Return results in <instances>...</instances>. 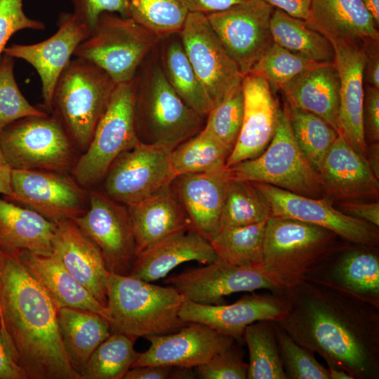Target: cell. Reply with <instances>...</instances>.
<instances>
[{
	"mask_svg": "<svg viewBox=\"0 0 379 379\" xmlns=\"http://www.w3.org/2000/svg\"><path fill=\"white\" fill-rule=\"evenodd\" d=\"M378 40L370 41L364 45L365 62L364 81L367 85L379 88Z\"/></svg>",
	"mask_w": 379,
	"mask_h": 379,
	"instance_id": "obj_53",
	"label": "cell"
},
{
	"mask_svg": "<svg viewBox=\"0 0 379 379\" xmlns=\"http://www.w3.org/2000/svg\"><path fill=\"white\" fill-rule=\"evenodd\" d=\"M335 51L340 81L339 128L347 143L366 159L363 126L364 46L329 40Z\"/></svg>",
	"mask_w": 379,
	"mask_h": 379,
	"instance_id": "obj_23",
	"label": "cell"
},
{
	"mask_svg": "<svg viewBox=\"0 0 379 379\" xmlns=\"http://www.w3.org/2000/svg\"><path fill=\"white\" fill-rule=\"evenodd\" d=\"M145 338L150 345L138 354L131 368L147 365L196 368L236 341L205 324L192 322L176 332Z\"/></svg>",
	"mask_w": 379,
	"mask_h": 379,
	"instance_id": "obj_20",
	"label": "cell"
},
{
	"mask_svg": "<svg viewBox=\"0 0 379 379\" xmlns=\"http://www.w3.org/2000/svg\"><path fill=\"white\" fill-rule=\"evenodd\" d=\"M244 110L241 84L211 109L203 129L232 152L241 128Z\"/></svg>",
	"mask_w": 379,
	"mask_h": 379,
	"instance_id": "obj_44",
	"label": "cell"
},
{
	"mask_svg": "<svg viewBox=\"0 0 379 379\" xmlns=\"http://www.w3.org/2000/svg\"><path fill=\"white\" fill-rule=\"evenodd\" d=\"M329 379H354L352 375L343 369L327 366Z\"/></svg>",
	"mask_w": 379,
	"mask_h": 379,
	"instance_id": "obj_61",
	"label": "cell"
},
{
	"mask_svg": "<svg viewBox=\"0 0 379 379\" xmlns=\"http://www.w3.org/2000/svg\"><path fill=\"white\" fill-rule=\"evenodd\" d=\"M340 246L304 279L325 282L379 302V255L374 248L354 244Z\"/></svg>",
	"mask_w": 379,
	"mask_h": 379,
	"instance_id": "obj_24",
	"label": "cell"
},
{
	"mask_svg": "<svg viewBox=\"0 0 379 379\" xmlns=\"http://www.w3.org/2000/svg\"><path fill=\"white\" fill-rule=\"evenodd\" d=\"M270 29L274 42L279 46L312 61L335 62L331 42L307 21L275 8L270 20Z\"/></svg>",
	"mask_w": 379,
	"mask_h": 379,
	"instance_id": "obj_34",
	"label": "cell"
},
{
	"mask_svg": "<svg viewBox=\"0 0 379 379\" xmlns=\"http://www.w3.org/2000/svg\"><path fill=\"white\" fill-rule=\"evenodd\" d=\"M340 88L339 73L333 62L310 67L281 91L288 104L319 117L339 132Z\"/></svg>",
	"mask_w": 379,
	"mask_h": 379,
	"instance_id": "obj_28",
	"label": "cell"
},
{
	"mask_svg": "<svg viewBox=\"0 0 379 379\" xmlns=\"http://www.w3.org/2000/svg\"><path fill=\"white\" fill-rule=\"evenodd\" d=\"M159 39L132 18L105 12L74 56L97 65L116 84L128 82Z\"/></svg>",
	"mask_w": 379,
	"mask_h": 379,
	"instance_id": "obj_8",
	"label": "cell"
},
{
	"mask_svg": "<svg viewBox=\"0 0 379 379\" xmlns=\"http://www.w3.org/2000/svg\"><path fill=\"white\" fill-rule=\"evenodd\" d=\"M190 12L204 15L226 10L245 0H184Z\"/></svg>",
	"mask_w": 379,
	"mask_h": 379,
	"instance_id": "obj_55",
	"label": "cell"
},
{
	"mask_svg": "<svg viewBox=\"0 0 379 379\" xmlns=\"http://www.w3.org/2000/svg\"><path fill=\"white\" fill-rule=\"evenodd\" d=\"M137 253L149 244L180 230L193 228L172 183L127 206ZM194 229V228H193Z\"/></svg>",
	"mask_w": 379,
	"mask_h": 379,
	"instance_id": "obj_29",
	"label": "cell"
},
{
	"mask_svg": "<svg viewBox=\"0 0 379 379\" xmlns=\"http://www.w3.org/2000/svg\"><path fill=\"white\" fill-rule=\"evenodd\" d=\"M74 15L92 31L99 15L105 12L129 17L130 0H72Z\"/></svg>",
	"mask_w": 379,
	"mask_h": 379,
	"instance_id": "obj_49",
	"label": "cell"
},
{
	"mask_svg": "<svg viewBox=\"0 0 379 379\" xmlns=\"http://www.w3.org/2000/svg\"><path fill=\"white\" fill-rule=\"evenodd\" d=\"M367 145L366 161L374 175L379 179V143Z\"/></svg>",
	"mask_w": 379,
	"mask_h": 379,
	"instance_id": "obj_58",
	"label": "cell"
},
{
	"mask_svg": "<svg viewBox=\"0 0 379 379\" xmlns=\"http://www.w3.org/2000/svg\"><path fill=\"white\" fill-rule=\"evenodd\" d=\"M324 195L331 201H378L379 182L366 159L338 132L318 170Z\"/></svg>",
	"mask_w": 379,
	"mask_h": 379,
	"instance_id": "obj_22",
	"label": "cell"
},
{
	"mask_svg": "<svg viewBox=\"0 0 379 379\" xmlns=\"http://www.w3.org/2000/svg\"><path fill=\"white\" fill-rule=\"evenodd\" d=\"M217 258L208 240L193 228L185 229L139 251L129 276L150 282L166 277L183 262L194 260L206 265Z\"/></svg>",
	"mask_w": 379,
	"mask_h": 379,
	"instance_id": "obj_26",
	"label": "cell"
},
{
	"mask_svg": "<svg viewBox=\"0 0 379 379\" xmlns=\"http://www.w3.org/2000/svg\"><path fill=\"white\" fill-rule=\"evenodd\" d=\"M189 13L184 0H130L129 18L159 39L180 32Z\"/></svg>",
	"mask_w": 379,
	"mask_h": 379,
	"instance_id": "obj_42",
	"label": "cell"
},
{
	"mask_svg": "<svg viewBox=\"0 0 379 379\" xmlns=\"http://www.w3.org/2000/svg\"><path fill=\"white\" fill-rule=\"evenodd\" d=\"M58 323L69 361L80 374L94 350L110 335L109 324L98 313L71 307L58 310Z\"/></svg>",
	"mask_w": 379,
	"mask_h": 379,
	"instance_id": "obj_33",
	"label": "cell"
},
{
	"mask_svg": "<svg viewBox=\"0 0 379 379\" xmlns=\"http://www.w3.org/2000/svg\"><path fill=\"white\" fill-rule=\"evenodd\" d=\"M171 150L139 142L121 153L102 179V191L125 206L139 202L171 184L177 176Z\"/></svg>",
	"mask_w": 379,
	"mask_h": 379,
	"instance_id": "obj_12",
	"label": "cell"
},
{
	"mask_svg": "<svg viewBox=\"0 0 379 379\" xmlns=\"http://www.w3.org/2000/svg\"><path fill=\"white\" fill-rule=\"evenodd\" d=\"M0 379H27L0 324Z\"/></svg>",
	"mask_w": 379,
	"mask_h": 379,
	"instance_id": "obj_52",
	"label": "cell"
},
{
	"mask_svg": "<svg viewBox=\"0 0 379 379\" xmlns=\"http://www.w3.org/2000/svg\"><path fill=\"white\" fill-rule=\"evenodd\" d=\"M136 339L112 333L92 353L81 372L83 379H124L138 358Z\"/></svg>",
	"mask_w": 379,
	"mask_h": 379,
	"instance_id": "obj_40",
	"label": "cell"
},
{
	"mask_svg": "<svg viewBox=\"0 0 379 379\" xmlns=\"http://www.w3.org/2000/svg\"><path fill=\"white\" fill-rule=\"evenodd\" d=\"M305 21L329 40L364 46L379 39L377 25L361 0H311Z\"/></svg>",
	"mask_w": 379,
	"mask_h": 379,
	"instance_id": "obj_30",
	"label": "cell"
},
{
	"mask_svg": "<svg viewBox=\"0 0 379 379\" xmlns=\"http://www.w3.org/2000/svg\"><path fill=\"white\" fill-rule=\"evenodd\" d=\"M17 255L58 310L71 307L89 310L100 314L107 320L106 307L67 270L55 253L40 255L24 250Z\"/></svg>",
	"mask_w": 379,
	"mask_h": 379,
	"instance_id": "obj_32",
	"label": "cell"
},
{
	"mask_svg": "<svg viewBox=\"0 0 379 379\" xmlns=\"http://www.w3.org/2000/svg\"><path fill=\"white\" fill-rule=\"evenodd\" d=\"M57 25V31L46 40L31 44H13L6 46L4 52L7 56L25 60L34 68L41 84L44 110L48 114L52 113V98L58 79L78 46L91 32L72 13H60Z\"/></svg>",
	"mask_w": 379,
	"mask_h": 379,
	"instance_id": "obj_18",
	"label": "cell"
},
{
	"mask_svg": "<svg viewBox=\"0 0 379 379\" xmlns=\"http://www.w3.org/2000/svg\"><path fill=\"white\" fill-rule=\"evenodd\" d=\"M56 226L39 213L0 197L1 251L15 255L27 250L50 255Z\"/></svg>",
	"mask_w": 379,
	"mask_h": 379,
	"instance_id": "obj_31",
	"label": "cell"
},
{
	"mask_svg": "<svg viewBox=\"0 0 379 379\" xmlns=\"http://www.w3.org/2000/svg\"><path fill=\"white\" fill-rule=\"evenodd\" d=\"M180 34L186 55L213 107L241 84L244 75L224 48L206 15L190 12Z\"/></svg>",
	"mask_w": 379,
	"mask_h": 379,
	"instance_id": "obj_14",
	"label": "cell"
},
{
	"mask_svg": "<svg viewBox=\"0 0 379 379\" xmlns=\"http://www.w3.org/2000/svg\"><path fill=\"white\" fill-rule=\"evenodd\" d=\"M117 84L97 65L75 57L58 79L51 114L60 121L80 154L88 147Z\"/></svg>",
	"mask_w": 379,
	"mask_h": 379,
	"instance_id": "obj_5",
	"label": "cell"
},
{
	"mask_svg": "<svg viewBox=\"0 0 379 379\" xmlns=\"http://www.w3.org/2000/svg\"><path fill=\"white\" fill-rule=\"evenodd\" d=\"M228 180L227 167H224L206 173L178 175L172 182L193 228L208 241L220 228Z\"/></svg>",
	"mask_w": 379,
	"mask_h": 379,
	"instance_id": "obj_27",
	"label": "cell"
},
{
	"mask_svg": "<svg viewBox=\"0 0 379 379\" xmlns=\"http://www.w3.org/2000/svg\"><path fill=\"white\" fill-rule=\"evenodd\" d=\"M185 300L203 305L223 304L224 297L239 292L267 289L283 293L288 287L263 265L237 266L219 258L206 266L190 269L167 278Z\"/></svg>",
	"mask_w": 379,
	"mask_h": 379,
	"instance_id": "obj_11",
	"label": "cell"
},
{
	"mask_svg": "<svg viewBox=\"0 0 379 379\" xmlns=\"http://www.w3.org/2000/svg\"><path fill=\"white\" fill-rule=\"evenodd\" d=\"M274 10L263 0H245L206 15L213 32L244 76L274 42L270 29Z\"/></svg>",
	"mask_w": 379,
	"mask_h": 379,
	"instance_id": "obj_15",
	"label": "cell"
},
{
	"mask_svg": "<svg viewBox=\"0 0 379 379\" xmlns=\"http://www.w3.org/2000/svg\"><path fill=\"white\" fill-rule=\"evenodd\" d=\"M266 221L245 226L220 227L209 241L218 258L237 266L262 265Z\"/></svg>",
	"mask_w": 379,
	"mask_h": 379,
	"instance_id": "obj_36",
	"label": "cell"
},
{
	"mask_svg": "<svg viewBox=\"0 0 379 379\" xmlns=\"http://www.w3.org/2000/svg\"><path fill=\"white\" fill-rule=\"evenodd\" d=\"M234 343L227 349L215 355L206 363L196 367L201 378H247L248 364L244 361V353L240 347L235 345Z\"/></svg>",
	"mask_w": 379,
	"mask_h": 379,
	"instance_id": "obj_47",
	"label": "cell"
},
{
	"mask_svg": "<svg viewBox=\"0 0 379 379\" xmlns=\"http://www.w3.org/2000/svg\"><path fill=\"white\" fill-rule=\"evenodd\" d=\"M290 126L294 138L318 172L338 131L319 117L286 102Z\"/></svg>",
	"mask_w": 379,
	"mask_h": 379,
	"instance_id": "obj_41",
	"label": "cell"
},
{
	"mask_svg": "<svg viewBox=\"0 0 379 379\" xmlns=\"http://www.w3.org/2000/svg\"><path fill=\"white\" fill-rule=\"evenodd\" d=\"M340 211L352 217L379 227V202L351 199L338 201Z\"/></svg>",
	"mask_w": 379,
	"mask_h": 379,
	"instance_id": "obj_51",
	"label": "cell"
},
{
	"mask_svg": "<svg viewBox=\"0 0 379 379\" xmlns=\"http://www.w3.org/2000/svg\"><path fill=\"white\" fill-rule=\"evenodd\" d=\"M227 171L231 179L269 184L309 197H324L319 174L294 138L286 103L280 110L274 135L264 152L227 167Z\"/></svg>",
	"mask_w": 379,
	"mask_h": 379,
	"instance_id": "obj_6",
	"label": "cell"
},
{
	"mask_svg": "<svg viewBox=\"0 0 379 379\" xmlns=\"http://www.w3.org/2000/svg\"><path fill=\"white\" fill-rule=\"evenodd\" d=\"M338 238L314 225L270 216L265 224L262 265L288 288L339 247Z\"/></svg>",
	"mask_w": 379,
	"mask_h": 379,
	"instance_id": "obj_7",
	"label": "cell"
},
{
	"mask_svg": "<svg viewBox=\"0 0 379 379\" xmlns=\"http://www.w3.org/2000/svg\"><path fill=\"white\" fill-rule=\"evenodd\" d=\"M192 368L174 366L172 368L170 378H194Z\"/></svg>",
	"mask_w": 379,
	"mask_h": 379,
	"instance_id": "obj_60",
	"label": "cell"
},
{
	"mask_svg": "<svg viewBox=\"0 0 379 379\" xmlns=\"http://www.w3.org/2000/svg\"><path fill=\"white\" fill-rule=\"evenodd\" d=\"M242 338L249 353L248 379H286L275 332V321L251 324Z\"/></svg>",
	"mask_w": 379,
	"mask_h": 379,
	"instance_id": "obj_37",
	"label": "cell"
},
{
	"mask_svg": "<svg viewBox=\"0 0 379 379\" xmlns=\"http://www.w3.org/2000/svg\"><path fill=\"white\" fill-rule=\"evenodd\" d=\"M172 366L147 365L133 367L126 373L124 379H166L170 378Z\"/></svg>",
	"mask_w": 379,
	"mask_h": 379,
	"instance_id": "obj_56",
	"label": "cell"
},
{
	"mask_svg": "<svg viewBox=\"0 0 379 379\" xmlns=\"http://www.w3.org/2000/svg\"><path fill=\"white\" fill-rule=\"evenodd\" d=\"M73 220L98 246L110 273L130 274L137 247L126 206L102 192L90 190L86 211Z\"/></svg>",
	"mask_w": 379,
	"mask_h": 379,
	"instance_id": "obj_13",
	"label": "cell"
},
{
	"mask_svg": "<svg viewBox=\"0 0 379 379\" xmlns=\"http://www.w3.org/2000/svg\"><path fill=\"white\" fill-rule=\"evenodd\" d=\"M244 110L241 128L226 167L261 154L272 139L281 109L269 82L252 74L242 83Z\"/></svg>",
	"mask_w": 379,
	"mask_h": 379,
	"instance_id": "obj_21",
	"label": "cell"
},
{
	"mask_svg": "<svg viewBox=\"0 0 379 379\" xmlns=\"http://www.w3.org/2000/svg\"><path fill=\"white\" fill-rule=\"evenodd\" d=\"M271 214L270 202L251 182L229 178L220 227L258 223L266 221Z\"/></svg>",
	"mask_w": 379,
	"mask_h": 379,
	"instance_id": "obj_38",
	"label": "cell"
},
{
	"mask_svg": "<svg viewBox=\"0 0 379 379\" xmlns=\"http://www.w3.org/2000/svg\"><path fill=\"white\" fill-rule=\"evenodd\" d=\"M106 310L111 333L137 340L169 334L189 323L179 316L185 298L172 286H160L131 276L109 273Z\"/></svg>",
	"mask_w": 379,
	"mask_h": 379,
	"instance_id": "obj_3",
	"label": "cell"
},
{
	"mask_svg": "<svg viewBox=\"0 0 379 379\" xmlns=\"http://www.w3.org/2000/svg\"><path fill=\"white\" fill-rule=\"evenodd\" d=\"M0 302L5 331L27 379H83L66 354L55 303L17 254L1 250Z\"/></svg>",
	"mask_w": 379,
	"mask_h": 379,
	"instance_id": "obj_2",
	"label": "cell"
},
{
	"mask_svg": "<svg viewBox=\"0 0 379 379\" xmlns=\"http://www.w3.org/2000/svg\"><path fill=\"white\" fill-rule=\"evenodd\" d=\"M363 126L366 141L379 140V88L364 86Z\"/></svg>",
	"mask_w": 379,
	"mask_h": 379,
	"instance_id": "obj_50",
	"label": "cell"
},
{
	"mask_svg": "<svg viewBox=\"0 0 379 379\" xmlns=\"http://www.w3.org/2000/svg\"><path fill=\"white\" fill-rule=\"evenodd\" d=\"M281 10L288 15L307 20L310 11L311 0H263Z\"/></svg>",
	"mask_w": 379,
	"mask_h": 379,
	"instance_id": "obj_54",
	"label": "cell"
},
{
	"mask_svg": "<svg viewBox=\"0 0 379 379\" xmlns=\"http://www.w3.org/2000/svg\"><path fill=\"white\" fill-rule=\"evenodd\" d=\"M134 101L133 80L116 85L88 147L71 171L72 176L84 188L101 182L114 160L140 142L134 124Z\"/></svg>",
	"mask_w": 379,
	"mask_h": 379,
	"instance_id": "obj_10",
	"label": "cell"
},
{
	"mask_svg": "<svg viewBox=\"0 0 379 379\" xmlns=\"http://www.w3.org/2000/svg\"><path fill=\"white\" fill-rule=\"evenodd\" d=\"M317 63L273 42L247 74L265 79L270 85L282 90L297 76Z\"/></svg>",
	"mask_w": 379,
	"mask_h": 379,
	"instance_id": "obj_43",
	"label": "cell"
},
{
	"mask_svg": "<svg viewBox=\"0 0 379 379\" xmlns=\"http://www.w3.org/2000/svg\"><path fill=\"white\" fill-rule=\"evenodd\" d=\"M284 293L288 309L276 322L296 343L354 379L379 378V302L307 279Z\"/></svg>",
	"mask_w": 379,
	"mask_h": 379,
	"instance_id": "obj_1",
	"label": "cell"
},
{
	"mask_svg": "<svg viewBox=\"0 0 379 379\" xmlns=\"http://www.w3.org/2000/svg\"><path fill=\"white\" fill-rule=\"evenodd\" d=\"M134 124L143 144L173 150L204 128V117L190 107L156 65L133 78Z\"/></svg>",
	"mask_w": 379,
	"mask_h": 379,
	"instance_id": "obj_4",
	"label": "cell"
},
{
	"mask_svg": "<svg viewBox=\"0 0 379 379\" xmlns=\"http://www.w3.org/2000/svg\"><path fill=\"white\" fill-rule=\"evenodd\" d=\"M275 332L286 379H329L314 353L296 343L276 321Z\"/></svg>",
	"mask_w": 379,
	"mask_h": 379,
	"instance_id": "obj_46",
	"label": "cell"
},
{
	"mask_svg": "<svg viewBox=\"0 0 379 379\" xmlns=\"http://www.w3.org/2000/svg\"><path fill=\"white\" fill-rule=\"evenodd\" d=\"M45 24L28 17L23 0H0V60L11 37L23 29L42 30Z\"/></svg>",
	"mask_w": 379,
	"mask_h": 379,
	"instance_id": "obj_48",
	"label": "cell"
},
{
	"mask_svg": "<svg viewBox=\"0 0 379 379\" xmlns=\"http://www.w3.org/2000/svg\"><path fill=\"white\" fill-rule=\"evenodd\" d=\"M163 62V71L173 89L190 107L206 117L213 106L181 41L173 40L168 43L164 48Z\"/></svg>",
	"mask_w": 379,
	"mask_h": 379,
	"instance_id": "obj_35",
	"label": "cell"
},
{
	"mask_svg": "<svg viewBox=\"0 0 379 379\" xmlns=\"http://www.w3.org/2000/svg\"><path fill=\"white\" fill-rule=\"evenodd\" d=\"M251 182L270 202L271 216L327 229L348 242L367 246L379 244L378 227L335 208L326 197H309L269 184Z\"/></svg>",
	"mask_w": 379,
	"mask_h": 379,
	"instance_id": "obj_17",
	"label": "cell"
},
{
	"mask_svg": "<svg viewBox=\"0 0 379 379\" xmlns=\"http://www.w3.org/2000/svg\"><path fill=\"white\" fill-rule=\"evenodd\" d=\"M14 67L15 59L4 54L0 60V132L20 119L47 113L32 105L23 95Z\"/></svg>",
	"mask_w": 379,
	"mask_h": 379,
	"instance_id": "obj_45",
	"label": "cell"
},
{
	"mask_svg": "<svg viewBox=\"0 0 379 379\" xmlns=\"http://www.w3.org/2000/svg\"><path fill=\"white\" fill-rule=\"evenodd\" d=\"M0 145L13 169L71 173L79 152L53 114L27 117L0 132Z\"/></svg>",
	"mask_w": 379,
	"mask_h": 379,
	"instance_id": "obj_9",
	"label": "cell"
},
{
	"mask_svg": "<svg viewBox=\"0 0 379 379\" xmlns=\"http://www.w3.org/2000/svg\"><path fill=\"white\" fill-rule=\"evenodd\" d=\"M288 301L284 293L245 295L234 303L203 305L185 300L179 312L188 323L205 324L235 340L242 338L245 328L262 320L277 321L286 314Z\"/></svg>",
	"mask_w": 379,
	"mask_h": 379,
	"instance_id": "obj_19",
	"label": "cell"
},
{
	"mask_svg": "<svg viewBox=\"0 0 379 379\" xmlns=\"http://www.w3.org/2000/svg\"><path fill=\"white\" fill-rule=\"evenodd\" d=\"M372 16L377 27L379 25V0H361Z\"/></svg>",
	"mask_w": 379,
	"mask_h": 379,
	"instance_id": "obj_59",
	"label": "cell"
},
{
	"mask_svg": "<svg viewBox=\"0 0 379 379\" xmlns=\"http://www.w3.org/2000/svg\"><path fill=\"white\" fill-rule=\"evenodd\" d=\"M11 187L13 196L7 199L55 223L73 220L88 206V192L67 173L13 169Z\"/></svg>",
	"mask_w": 379,
	"mask_h": 379,
	"instance_id": "obj_16",
	"label": "cell"
},
{
	"mask_svg": "<svg viewBox=\"0 0 379 379\" xmlns=\"http://www.w3.org/2000/svg\"><path fill=\"white\" fill-rule=\"evenodd\" d=\"M231 150L203 128L171 152L176 175L206 173L226 167Z\"/></svg>",
	"mask_w": 379,
	"mask_h": 379,
	"instance_id": "obj_39",
	"label": "cell"
},
{
	"mask_svg": "<svg viewBox=\"0 0 379 379\" xmlns=\"http://www.w3.org/2000/svg\"><path fill=\"white\" fill-rule=\"evenodd\" d=\"M13 168L8 162L0 145V194L10 199L13 196L11 177Z\"/></svg>",
	"mask_w": 379,
	"mask_h": 379,
	"instance_id": "obj_57",
	"label": "cell"
},
{
	"mask_svg": "<svg viewBox=\"0 0 379 379\" xmlns=\"http://www.w3.org/2000/svg\"><path fill=\"white\" fill-rule=\"evenodd\" d=\"M53 253L67 270L106 307L107 270L98 246L73 220L57 223L52 241Z\"/></svg>",
	"mask_w": 379,
	"mask_h": 379,
	"instance_id": "obj_25",
	"label": "cell"
},
{
	"mask_svg": "<svg viewBox=\"0 0 379 379\" xmlns=\"http://www.w3.org/2000/svg\"><path fill=\"white\" fill-rule=\"evenodd\" d=\"M0 324H1V328L4 331V332L5 333V334L7 335V333L5 331V328H4V322H3V319H2V313H1V302H0ZM8 336V335H7Z\"/></svg>",
	"mask_w": 379,
	"mask_h": 379,
	"instance_id": "obj_62",
	"label": "cell"
}]
</instances>
